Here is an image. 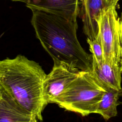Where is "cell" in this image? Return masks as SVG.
<instances>
[{"label": "cell", "instance_id": "cell-1", "mask_svg": "<svg viewBox=\"0 0 122 122\" xmlns=\"http://www.w3.org/2000/svg\"><path fill=\"white\" fill-rule=\"evenodd\" d=\"M32 13L31 23L36 37L53 62L91 71L92 56L85 51L78 41L77 21L41 10H32Z\"/></svg>", "mask_w": 122, "mask_h": 122}, {"label": "cell", "instance_id": "cell-2", "mask_svg": "<svg viewBox=\"0 0 122 122\" xmlns=\"http://www.w3.org/2000/svg\"><path fill=\"white\" fill-rule=\"evenodd\" d=\"M47 74L40 65L25 56L0 61V83L24 109L42 120L47 103L43 96Z\"/></svg>", "mask_w": 122, "mask_h": 122}, {"label": "cell", "instance_id": "cell-3", "mask_svg": "<svg viewBox=\"0 0 122 122\" xmlns=\"http://www.w3.org/2000/svg\"><path fill=\"white\" fill-rule=\"evenodd\" d=\"M104 92L90 71H81L54 103L65 110L86 116L96 113Z\"/></svg>", "mask_w": 122, "mask_h": 122}, {"label": "cell", "instance_id": "cell-4", "mask_svg": "<svg viewBox=\"0 0 122 122\" xmlns=\"http://www.w3.org/2000/svg\"><path fill=\"white\" fill-rule=\"evenodd\" d=\"M98 24L104 61L120 63L122 58V14L118 15L116 5L111 6L102 12Z\"/></svg>", "mask_w": 122, "mask_h": 122}, {"label": "cell", "instance_id": "cell-5", "mask_svg": "<svg viewBox=\"0 0 122 122\" xmlns=\"http://www.w3.org/2000/svg\"><path fill=\"white\" fill-rule=\"evenodd\" d=\"M80 71L78 69L68 64L54 62L52 70L47 74L44 83L43 96L47 104L55 102Z\"/></svg>", "mask_w": 122, "mask_h": 122}, {"label": "cell", "instance_id": "cell-6", "mask_svg": "<svg viewBox=\"0 0 122 122\" xmlns=\"http://www.w3.org/2000/svg\"><path fill=\"white\" fill-rule=\"evenodd\" d=\"M24 2L32 10H41L77 21L80 14V0H11Z\"/></svg>", "mask_w": 122, "mask_h": 122}, {"label": "cell", "instance_id": "cell-7", "mask_svg": "<svg viewBox=\"0 0 122 122\" xmlns=\"http://www.w3.org/2000/svg\"><path fill=\"white\" fill-rule=\"evenodd\" d=\"M107 0H80V14L83 31L87 38L95 39L98 34V20L101 13L107 9Z\"/></svg>", "mask_w": 122, "mask_h": 122}, {"label": "cell", "instance_id": "cell-8", "mask_svg": "<svg viewBox=\"0 0 122 122\" xmlns=\"http://www.w3.org/2000/svg\"><path fill=\"white\" fill-rule=\"evenodd\" d=\"M90 72L102 88L109 87L116 90L122 89L120 63L103 61L99 64L92 59Z\"/></svg>", "mask_w": 122, "mask_h": 122}, {"label": "cell", "instance_id": "cell-9", "mask_svg": "<svg viewBox=\"0 0 122 122\" xmlns=\"http://www.w3.org/2000/svg\"><path fill=\"white\" fill-rule=\"evenodd\" d=\"M32 115L0 83V122H30Z\"/></svg>", "mask_w": 122, "mask_h": 122}, {"label": "cell", "instance_id": "cell-10", "mask_svg": "<svg viewBox=\"0 0 122 122\" xmlns=\"http://www.w3.org/2000/svg\"><path fill=\"white\" fill-rule=\"evenodd\" d=\"M105 92L100 102L96 113L100 114L105 121L117 115L119 99L122 96V89L116 90L109 87L103 88Z\"/></svg>", "mask_w": 122, "mask_h": 122}, {"label": "cell", "instance_id": "cell-11", "mask_svg": "<svg viewBox=\"0 0 122 122\" xmlns=\"http://www.w3.org/2000/svg\"><path fill=\"white\" fill-rule=\"evenodd\" d=\"M87 42L89 45L92 59L97 63H102L104 61L103 53L101 39L98 34L96 38L93 40L87 38Z\"/></svg>", "mask_w": 122, "mask_h": 122}, {"label": "cell", "instance_id": "cell-12", "mask_svg": "<svg viewBox=\"0 0 122 122\" xmlns=\"http://www.w3.org/2000/svg\"><path fill=\"white\" fill-rule=\"evenodd\" d=\"M107 1L109 6H111L112 5H116L119 0H107Z\"/></svg>", "mask_w": 122, "mask_h": 122}, {"label": "cell", "instance_id": "cell-13", "mask_svg": "<svg viewBox=\"0 0 122 122\" xmlns=\"http://www.w3.org/2000/svg\"><path fill=\"white\" fill-rule=\"evenodd\" d=\"M37 120L38 119L37 118V117L35 115H33L30 122H37Z\"/></svg>", "mask_w": 122, "mask_h": 122}, {"label": "cell", "instance_id": "cell-14", "mask_svg": "<svg viewBox=\"0 0 122 122\" xmlns=\"http://www.w3.org/2000/svg\"><path fill=\"white\" fill-rule=\"evenodd\" d=\"M120 66H121V71L122 72V58L121 62H120Z\"/></svg>", "mask_w": 122, "mask_h": 122}, {"label": "cell", "instance_id": "cell-15", "mask_svg": "<svg viewBox=\"0 0 122 122\" xmlns=\"http://www.w3.org/2000/svg\"></svg>", "mask_w": 122, "mask_h": 122}]
</instances>
